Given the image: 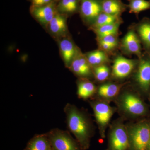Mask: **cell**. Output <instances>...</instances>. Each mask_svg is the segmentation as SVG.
<instances>
[{
  "instance_id": "30bf717a",
  "label": "cell",
  "mask_w": 150,
  "mask_h": 150,
  "mask_svg": "<svg viewBox=\"0 0 150 150\" xmlns=\"http://www.w3.org/2000/svg\"><path fill=\"white\" fill-rule=\"evenodd\" d=\"M69 69L79 79H90L94 77L93 69L79 49L73 59Z\"/></svg>"
},
{
  "instance_id": "603a6c76",
  "label": "cell",
  "mask_w": 150,
  "mask_h": 150,
  "mask_svg": "<svg viewBox=\"0 0 150 150\" xmlns=\"http://www.w3.org/2000/svg\"><path fill=\"white\" fill-rule=\"evenodd\" d=\"M119 23H120L106 25L93 28L92 30H93L96 34L97 38H100L108 35H116L118 33L120 25Z\"/></svg>"
},
{
  "instance_id": "277c9868",
  "label": "cell",
  "mask_w": 150,
  "mask_h": 150,
  "mask_svg": "<svg viewBox=\"0 0 150 150\" xmlns=\"http://www.w3.org/2000/svg\"><path fill=\"white\" fill-rule=\"evenodd\" d=\"M131 85L144 99L150 94V54L146 53L139 59V63L133 74Z\"/></svg>"
},
{
  "instance_id": "9a60e30c",
  "label": "cell",
  "mask_w": 150,
  "mask_h": 150,
  "mask_svg": "<svg viewBox=\"0 0 150 150\" xmlns=\"http://www.w3.org/2000/svg\"><path fill=\"white\" fill-rule=\"evenodd\" d=\"M141 41L138 34L134 30H129L122 39L123 49L129 54L137 55L139 59L142 57Z\"/></svg>"
},
{
  "instance_id": "44dd1931",
  "label": "cell",
  "mask_w": 150,
  "mask_h": 150,
  "mask_svg": "<svg viewBox=\"0 0 150 150\" xmlns=\"http://www.w3.org/2000/svg\"><path fill=\"white\" fill-rule=\"evenodd\" d=\"M85 55L92 68L105 64L109 61L107 54L105 51L102 50H96L90 51L85 54Z\"/></svg>"
},
{
  "instance_id": "9c48e42d",
  "label": "cell",
  "mask_w": 150,
  "mask_h": 150,
  "mask_svg": "<svg viewBox=\"0 0 150 150\" xmlns=\"http://www.w3.org/2000/svg\"><path fill=\"white\" fill-rule=\"evenodd\" d=\"M79 12L83 21L91 26L102 12L101 0H79Z\"/></svg>"
},
{
  "instance_id": "83f0119b",
  "label": "cell",
  "mask_w": 150,
  "mask_h": 150,
  "mask_svg": "<svg viewBox=\"0 0 150 150\" xmlns=\"http://www.w3.org/2000/svg\"><path fill=\"white\" fill-rule=\"evenodd\" d=\"M98 43L99 46H100L103 51H105V52H106V51L108 52V51H112V49L115 48L114 46H111L110 44L104 43V42H101V41H98Z\"/></svg>"
},
{
  "instance_id": "cb8c5ba5",
  "label": "cell",
  "mask_w": 150,
  "mask_h": 150,
  "mask_svg": "<svg viewBox=\"0 0 150 150\" xmlns=\"http://www.w3.org/2000/svg\"><path fill=\"white\" fill-rule=\"evenodd\" d=\"M94 77L99 82H104L111 76V71L105 64L93 68Z\"/></svg>"
},
{
  "instance_id": "f546056e",
  "label": "cell",
  "mask_w": 150,
  "mask_h": 150,
  "mask_svg": "<svg viewBox=\"0 0 150 150\" xmlns=\"http://www.w3.org/2000/svg\"><path fill=\"white\" fill-rule=\"evenodd\" d=\"M147 99L148 100H149V102L150 104V94L149 95V97H148Z\"/></svg>"
},
{
  "instance_id": "52a82bcc",
  "label": "cell",
  "mask_w": 150,
  "mask_h": 150,
  "mask_svg": "<svg viewBox=\"0 0 150 150\" xmlns=\"http://www.w3.org/2000/svg\"><path fill=\"white\" fill-rule=\"evenodd\" d=\"M46 134L52 150H83L78 141L68 131L54 129Z\"/></svg>"
},
{
  "instance_id": "d4e9b609",
  "label": "cell",
  "mask_w": 150,
  "mask_h": 150,
  "mask_svg": "<svg viewBox=\"0 0 150 150\" xmlns=\"http://www.w3.org/2000/svg\"><path fill=\"white\" fill-rule=\"evenodd\" d=\"M129 2L128 6L131 13H139L150 9V1L129 0Z\"/></svg>"
},
{
  "instance_id": "e0dca14e",
  "label": "cell",
  "mask_w": 150,
  "mask_h": 150,
  "mask_svg": "<svg viewBox=\"0 0 150 150\" xmlns=\"http://www.w3.org/2000/svg\"><path fill=\"white\" fill-rule=\"evenodd\" d=\"M137 31L146 52L150 54V19H144L138 24Z\"/></svg>"
},
{
  "instance_id": "3957f363",
  "label": "cell",
  "mask_w": 150,
  "mask_h": 150,
  "mask_svg": "<svg viewBox=\"0 0 150 150\" xmlns=\"http://www.w3.org/2000/svg\"><path fill=\"white\" fill-rule=\"evenodd\" d=\"M129 150H148L150 141V117L126 123Z\"/></svg>"
},
{
  "instance_id": "4fadbf2b",
  "label": "cell",
  "mask_w": 150,
  "mask_h": 150,
  "mask_svg": "<svg viewBox=\"0 0 150 150\" xmlns=\"http://www.w3.org/2000/svg\"><path fill=\"white\" fill-rule=\"evenodd\" d=\"M68 17L58 12L47 26L46 30L57 40L69 35L67 22Z\"/></svg>"
},
{
  "instance_id": "7a4b0ae2",
  "label": "cell",
  "mask_w": 150,
  "mask_h": 150,
  "mask_svg": "<svg viewBox=\"0 0 150 150\" xmlns=\"http://www.w3.org/2000/svg\"><path fill=\"white\" fill-rule=\"evenodd\" d=\"M114 102L117 112L125 121H136L150 117L149 105L131 86H125Z\"/></svg>"
},
{
  "instance_id": "5bb4252c",
  "label": "cell",
  "mask_w": 150,
  "mask_h": 150,
  "mask_svg": "<svg viewBox=\"0 0 150 150\" xmlns=\"http://www.w3.org/2000/svg\"><path fill=\"white\" fill-rule=\"evenodd\" d=\"M60 55L65 67L69 69L79 48L76 46L69 35L58 40Z\"/></svg>"
},
{
  "instance_id": "2e32d148",
  "label": "cell",
  "mask_w": 150,
  "mask_h": 150,
  "mask_svg": "<svg viewBox=\"0 0 150 150\" xmlns=\"http://www.w3.org/2000/svg\"><path fill=\"white\" fill-rule=\"evenodd\" d=\"M77 94L79 98L83 100L92 98L96 94L97 87L88 79H79L77 82Z\"/></svg>"
},
{
  "instance_id": "4316f807",
  "label": "cell",
  "mask_w": 150,
  "mask_h": 150,
  "mask_svg": "<svg viewBox=\"0 0 150 150\" xmlns=\"http://www.w3.org/2000/svg\"><path fill=\"white\" fill-rule=\"evenodd\" d=\"M59 1V0H30L31 6L30 7H38L46 6Z\"/></svg>"
},
{
  "instance_id": "ba28073f",
  "label": "cell",
  "mask_w": 150,
  "mask_h": 150,
  "mask_svg": "<svg viewBox=\"0 0 150 150\" xmlns=\"http://www.w3.org/2000/svg\"><path fill=\"white\" fill-rule=\"evenodd\" d=\"M138 63L139 61L117 56L113 62L110 77L117 81L125 79L134 74Z\"/></svg>"
},
{
  "instance_id": "d6986e66",
  "label": "cell",
  "mask_w": 150,
  "mask_h": 150,
  "mask_svg": "<svg viewBox=\"0 0 150 150\" xmlns=\"http://www.w3.org/2000/svg\"><path fill=\"white\" fill-rule=\"evenodd\" d=\"M24 150H52L46 134H37L28 142Z\"/></svg>"
},
{
  "instance_id": "f1b7e54d",
  "label": "cell",
  "mask_w": 150,
  "mask_h": 150,
  "mask_svg": "<svg viewBox=\"0 0 150 150\" xmlns=\"http://www.w3.org/2000/svg\"><path fill=\"white\" fill-rule=\"evenodd\" d=\"M148 150H150V141L149 143V146H148Z\"/></svg>"
},
{
  "instance_id": "7402d4cb",
  "label": "cell",
  "mask_w": 150,
  "mask_h": 150,
  "mask_svg": "<svg viewBox=\"0 0 150 150\" xmlns=\"http://www.w3.org/2000/svg\"><path fill=\"white\" fill-rule=\"evenodd\" d=\"M119 16H114L101 12L93 24L90 26L92 29L106 25L120 23Z\"/></svg>"
},
{
  "instance_id": "484cf974",
  "label": "cell",
  "mask_w": 150,
  "mask_h": 150,
  "mask_svg": "<svg viewBox=\"0 0 150 150\" xmlns=\"http://www.w3.org/2000/svg\"><path fill=\"white\" fill-rule=\"evenodd\" d=\"M98 40L107 43L111 46L116 47L118 45V40L116 35H107L100 38H97Z\"/></svg>"
},
{
  "instance_id": "4dcf8cb0",
  "label": "cell",
  "mask_w": 150,
  "mask_h": 150,
  "mask_svg": "<svg viewBox=\"0 0 150 150\" xmlns=\"http://www.w3.org/2000/svg\"></svg>"
},
{
  "instance_id": "5b68a950",
  "label": "cell",
  "mask_w": 150,
  "mask_h": 150,
  "mask_svg": "<svg viewBox=\"0 0 150 150\" xmlns=\"http://www.w3.org/2000/svg\"><path fill=\"white\" fill-rule=\"evenodd\" d=\"M124 121L120 117L109 125L105 150H129V137Z\"/></svg>"
},
{
  "instance_id": "ac0fdd59",
  "label": "cell",
  "mask_w": 150,
  "mask_h": 150,
  "mask_svg": "<svg viewBox=\"0 0 150 150\" xmlns=\"http://www.w3.org/2000/svg\"><path fill=\"white\" fill-rule=\"evenodd\" d=\"M103 12L114 16H120L126 9L121 0H101Z\"/></svg>"
},
{
  "instance_id": "ffe728a7",
  "label": "cell",
  "mask_w": 150,
  "mask_h": 150,
  "mask_svg": "<svg viewBox=\"0 0 150 150\" xmlns=\"http://www.w3.org/2000/svg\"><path fill=\"white\" fill-rule=\"evenodd\" d=\"M79 0H59L57 5V11L67 16L79 12Z\"/></svg>"
},
{
  "instance_id": "8fae6325",
  "label": "cell",
  "mask_w": 150,
  "mask_h": 150,
  "mask_svg": "<svg viewBox=\"0 0 150 150\" xmlns=\"http://www.w3.org/2000/svg\"><path fill=\"white\" fill-rule=\"evenodd\" d=\"M127 84L128 82L119 83L112 82L101 84L97 87L95 98L109 103L114 102L122 89Z\"/></svg>"
},
{
  "instance_id": "7c38bea8",
  "label": "cell",
  "mask_w": 150,
  "mask_h": 150,
  "mask_svg": "<svg viewBox=\"0 0 150 150\" xmlns=\"http://www.w3.org/2000/svg\"><path fill=\"white\" fill-rule=\"evenodd\" d=\"M59 1L42 6L30 7L31 16L45 29H46L49 23L58 13L57 5Z\"/></svg>"
},
{
  "instance_id": "8992f818",
  "label": "cell",
  "mask_w": 150,
  "mask_h": 150,
  "mask_svg": "<svg viewBox=\"0 0 150 150\" xmlns=\"http://www.w3.org/2000/svg\"><path fill=\"white\" fill-rule=\"evenodd\" d=\"M89 103L93 110L100 136L101 139H104L110 120L117 112V108L111 106L109 103L95 98L90 100Z\"/></svg>"
},
{
  "instance_id": "6da1fadb",
  "label": "cell",
  "mask_w": 150,
  "mask_h": 150,
  "mask_svg": "<svg viewBox=\"0 0 150 150\" xmlns=\"http://www.w3.org/2000/svg\"><path fill=\"white\" fill-rule=\"evenodd\" d=\"M68 129L74 135L83 150H87L95 133L91 118L85 110L67 103L64 109Z\"/></svg>"
}]
</instances>
